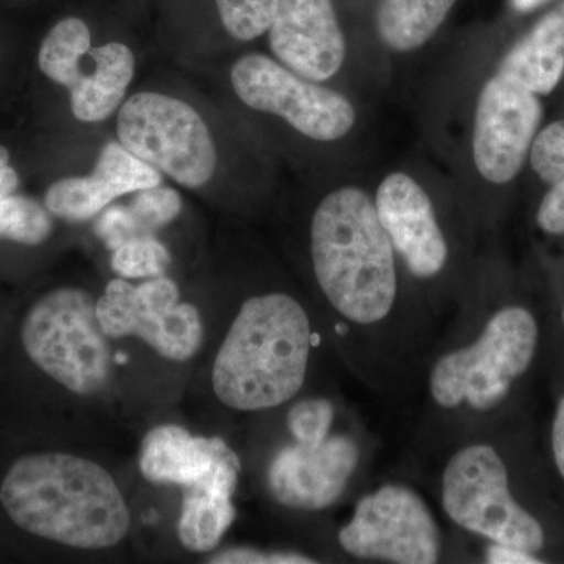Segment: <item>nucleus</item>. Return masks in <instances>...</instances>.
<instances>
[{
    "instance_id": "29",
    "label": "nucleus",
    "mask_w": 564,
    "mask_h": 564,
    "mask_svg": "<svg viewBox=\"0 0 564 564\" xmlns=\"http://www.w3.org/2000/svg\"><path fill=\"white\" fill-rule=\"evenodd\" d=\"M536 223L544 232L564 236V177L551 184L538 209Z\"/></svg>"
},
{
    "instance_id": "21",
    "label": "nucleus",
    "mask_w": 564,
    "mask_h": 564,
    "mask_svg": "<svg viewBox=\"0 0 564 564\" xmlns=\"http://www.w3.org/2000/svg\"><path fill=\"white\" fill-rule=\"evenodd\" d=\"M52 232V215L44 204L24 195L0 199V239L29 247L46 242Z\"/></svg>"
},
{
    "instance_id": "2",
    "label": "nucleus",
    "mask_w": 564,
    "mask_h": 564,
    "mask_svg": "<svg viewBox=\"0 0 564 564\" xmlns=\"http://www.w3.org/2000/svg\"><path fill=\"white\" fill-rule=\"evenodd\" d=\"M311 345L310 317L302 304L285 293L252 296L215 358V395L237 411L281 406L302 389Z\"/></svg>"
},
{
    "instance_id": "18",
    "label": "nucleus",
    "mask_w": 564,
    "mask_h": 564,
    "mask_svg": "<svg viewBox=\"0 0 564 564\" xmlns=\"http://www.w3.org/2000/svg\"><path fill=\"white\" fill-rule=\"evenodd\" d=\"M497 74L538 96L551 95L558 87L564 77V0L514 44Z\"/></svg>"
},
{
    "instance_id": "22",
    "label": "nucleus",
    "mask_w": 564,
    "mask_h": 564,
    "mask_svg": "<svg viewBox=\"0 0 564 564\" xmlns=\"http://www.w3.org/2000/svg\"><path fill=\"white\" fill-rule=\"evenodd\" d=\"M170 263L172 256L154 236L137 237L111 251V269L124 280L163 276Z\"/></svg>"
},
{
    "instance_id": "9",
    "label": "nucleus",
    "mask_w": 564,
    "mask_h": 564,
    "mask_svg": "<svg viewBox=\"0 0 564 564\" xmlns=\"http://www.w3.org/2000/svg\"><path fill=\"white\" fill-rule=\"evenodd\" d=\"M96 314L110 339L139 337L169 361H188L203 345L202 314L181 302L180 289L165 276L140 285L111 280L96 302Z\"/></svg>"
},
{
    "instance_id": "17",
    "label": "nucleus",
    "mask_w": 564,
    "mask_h": 564,
    "mask_svg": "<svg viewBox=\"0 0 564 564\" xmlns=\"http://www.w3.org/2000/svg\"><path fill=\"white\" fill-rule=\"evenodd\" d=\"M140 470L151 484L188 488L240 474V459L220 437H195L182 426L161 425L141 443Z\"/></svg>"
},
{
    "instance_id": "32",
    "label": "nucleus",
    "mask_w": 564,
    "mask_h": 564,
    "mask_svg": "<svg viewBox=\"0 0 564 564\" xmlns=\"http://www.w3.org/2000/svg\"><path fill=\"white\" fill-rule=\"evenodd\" d=\"M552 448H554L556 467L564 478V399L556 408L554 426H552Z\"/></svg>"
},
{
    "instance_id": "7",
    "label": "nucleus",
    "mask_w": 564,
    "mask_h": 564,
    "mask_svg": "<svg viewBox=\"0 0 564 564\" xmlns=\"http://www.w3.org/2000/svg\"><path fill=\"white\" fill-rule=\"evenodd\" d=\"M443 503L452 521L492 543L532 554L543 549V527L511 496L507 466L491 445H470L448 462Z\"/></svg>"
},
{
    "instance_id": "1",
    "label": "nucleus",
    "mask_w": 564,
    "mask_h": 564,
    "mask_svg": "<svg viewBox=\"0 0 564 564\" xmlns=\"http://www.w3.org/2000/svg\"><path fill=\"white\" fill-rule=\"evenodd\" d=\"M0 503L25 532L84 551L120 544L131 513L102 466L58 452L22 456L0 486Z\"/></svg>"
},
{
    "instance_id": "14",
    "label": "nucleus",
    "mask_w": 564,
    "mask_h": 564,
    "mask_svg": "<svg viewBox=\"0 0 564 564\" xmlns=\"http://www.w3.org/2000/svg\"><path fill=\"white\" fill-rule=\"evenodd\" d=\"M267 32L274 57L304 79H332L343 66L345 39L332 0H280Z\"/></svg>"
},
{
    "instance_id": "19",
    "label": "nucleus",
    "mask_w": 564,
    "mask_h": 564,
    "mask_svg": "<svg viewBox=\"0 0 564 564\" xmlns=\"http://www.w3.org/2000/svg\"><path fill=\"white\" fill-rule=\"evenodd\" d=\"M239 474H225L207 484L188 486L182 499L177 536L187 551H214L236 519L232 496Z\"/></svg>"
},
{
    "instance_id": "25",
    "label": "nucleus",
    "mask_w": 564,
    "mask_h": 564,
    "mask_svg": "<svg viewBox=\"0 0 564 564\" xmlns=\"http://www.w3.org/2000/svg\"><path fill=\"white\" fill-rule=\"evenodd\" d=\"M334 406L325 399H307L293 404L288 414L289 430L300 444H321L328 440Z\"/></svg>"
},
{
    "instance_id": "30",
    "label": "nucleus",
    "mask_w": 564,
    "mask_h": 564,
    "mask_svg": "<svg viewBox=\"0 0 564 564\" xmlns=\"http://www.w3.org/2000/svg\"><path fill=\"white\" fill-rule=\"evenodd\" d=\"M486 562L491 564H538L543 563L532 552L522 551V549L511 547V545L496 544L489 545L486 551Z\"/></svg>"
},
{
    "instance_id": "20",
    "label": "nucleus",
    "mask_w": 564,
    "mask_h": 564,
    "mask_svg": "<svg viewBox=\"0 0 564 564\" xmlns=\"http://www.w3.org/2000/svg\"><path fill=\"white\" fill-rule=\"evenodd\" d=\"M456 0H381L377 10V31L393 51L417 50L430 41Z\"/></svg>"
},
{
    "instance_id": "3",
    "label": "nucleus",
    "mask_w": 564,
    "mask_h": 564,
    "mask_svg": "<svg viewBox=\"0 0 564 564\" xmlns=\"http://www.w3.org/2000/svg\"><path fill=\"white\" fill-rule=\"evenodd\" d=\"M311 252L318 284L337 313L361 325L391 313L393 247L366 192L344 187L323 199L311 226Z\"/></svg>"
},
{
    "instance_id": "27",
    "label": "nucleus",
    "mask_w": 564,
    "mask_h": 564,
    "mask_svg": "<svg viewBox=\"0 0 564 564\" xmlns=\"http://www.w3.org/2000/svg\"><path fill=\"white\" fill-rule=\"evenodd\" d=\"M95 229L96 236L106 243V247L109 248L110 251L117 250V248L129 242V240L144 236L139 225H137V221L133 220L128 206H122V204L107 206L106 209L99 214Z\"/></svg>"
},
{
    "instance_id": "6",
    "label": "nucleus",
    "mask_w": 564,
    "mask_h": 564,
    "mask_svg": "<svg viewBox=\"0 0 564 564\" xmlns=\"http://www.w3.org/2000/svg\"><path fill=\"white\" fill-rule=\"evenodd\" d=\"M118 140L131 154L188 188L214 177L217 150L209 128L187 102L161 93H137L122 104Z\"/></svg>"
},
{
    "instance_id": "26",
    "label": "nucleus",
    "mask_w": 564,
    "mask_h": 564,
    "mask_svg": "<svg viewBox=\"0 0 564 564\" xmlns=\"http://www.w3.org/2000/svg\"><path fill=\"white\" fill-rule=\"evenodd\" d=\"M530 165L547 184L564 177V120L552 122L538 132L530 150Z\"/></svg>"
},
{
    "instance_id": "8",
    "label": "nucleus",
    "mask_w": 564,
    "mask_h": 564,
    "mask_svg": "<svg viewBox=\"0 0 564 564\" xmlns=\"http://www.w3.org/2000/svg\"><path fill=\"white\" fill-rule=\"evenodd\" d=\"M44 76L69 93L70 110L84 122L107 120L124 99L135 58L122 43L91 46V33L79 18H65L44 36L39 52Z\"/></svg>"
},
{
    "instance_id": "34",
    "label": "nucleus",
    "mask_w": 564,
    "mask_h": 564,
    "mask_svg": "<svg viewBox=\"0 0 564 564\" xmlns=\"http://www.w3.org/2000/svg\"><path fill=\"white\" fill-rule=\"evenodd\" d=\"M563 321H564V313H563Z\"/></svg>"
},
{
    "instance_id": "31",
    "label": "nucleus",
    "mask_w": 564,
    "mask_h": 564,
    "mask_svg": "<svg viewBox=\"0 0 564 564\" xmlns=\"http://www.w3.org/2000/svg\"><path fill=\"white\" fill-rule=\"evenodd\" d=\"M18 187H20V176L11 166L10 151L6 147H0V199L14 195Z\"/></svg>"
},
{
    "instance_id": "24",
    "label": "nucleus",
    "mask_w": 564,
    "mask_h": 564,
    "mask_svg": "<svg viewBox=\"0 0 564 564\" xmlns=\"http://www.w3.org/2000/svg\"><path fill=\"white\" fill-rule=\"evenodd\" d=\"M128 209L141 232L144 236H154L163 226L176 220L182 210V198L173 188L155 185L135 192Z\"/></svg>"
},
{
    "instance_id": "15",
    "label": "nucleus",
    "mask_w": 564,
    "mask_h": 564,
    "mask_svg": "<svg viewBox=\"0 0 564 564\" xmlns=\"http://www.w3.org/2000/svg\"><path fill=\"white\" fill-rule=\"evenodd\" d=\"M378 218L393 250L417 278H432L447 261V243L425 191L404 173H393L377 192Z\"/></svg>"
},
{
    "instance_id": "23",
    "label": "nucleus",
    "mask_w": 564,
    "mask_h": 564,
    "mask_svg": "<svg viewBox=\"0 0 564 564\" xmlns=\"http://www.w3.org/2000/svg\"><path fill=\"white\" fill-rule=\"evenodd\" d=\"M223 28L239 41H251L269 31L280 0H215Z\"/></svg>"
},
{
    "instance_id": "13",
    "label": "nucleus",
    "mask_w": 564,
    "mask_h": 564,
    "mask_svg": "<svg viewBox=\"0 0 564 564\" xmlns=\"http://www.w3.org/2000/svg\"><path fill=\"white\" fill-rule=\"evenodd\" d=\"M358 462V445L345 436L282 448L270 466V491L284 507L323 510L343 496Z\"/></svg>"
},
{
    "instance_id": "10",
    "label": "nucleus",
    "mask_w": 564,
    "mask_h": 564,
    "mask_svg": "<svg viewBox=\"0 0 564 564\" xmlns=\"http://www.w3.org/2000/svg\"><path fill=\"white\" fill-rule=\"evenodd\" d=\"M231 82L248 107L284 118L310 139L339 140L355 124V109L345 96L304 79L267 55H243L234 63Z\"/></svg>"
},
{
    "instance_id": "4",
    "label": "nucleus",
    "mask_w": 564,
    "mask_h": 564,
    "mask_svg": "<svg viewBox=\"0 0 564 564\" xmlns=\"http://www.w3.org/2000/svg\"><path fill=\"white\" fill-rule=\"evenodd\" d=\"M21 339L32 362L69 392L87 397L109 388V337L84 289L61 288L41 296L22 322Z\"/></svg>"
},
{
    "instance_id": "33",
    "label": "nucleus",
    "mask_w": 564,
    "mask_h": 564,
    "mask_svg": "<svg viewBox=\"0 0 564 564\" xmlns=\"http://www.w3.org/2000/svg\"><path fill=\"white\" fill-rule=\"evenodd\" d=\"M551 0H510L511 9L516 13H532V11L540 9Z\"/></svg>"
},
{
    "instance_id": "11",
    "label": "nucleus",
    "mask_w": 564,
    "mask_h": 564,
    "mask_svg": "<svg viewBox=\"0 0 564 564\" xmlns=\"http://www.w3.org/2000/svg\"><path fill=\"white\" fill-rule=\"evenodd\" d=\"M339 541L359 558L400 564L440 560V529L421 497L404 486H383L364 497L350 524L340 530Z\"/></svg>"
},
{
    "instance_id": "12",
    "label": "nucleus",
    "mask_w": 564,
    "mask_h": 564,
    "mask_svg": "<svg viewBox=\"0 0 564 564\" xmlns=\"http://www.w3.org/2000/svg\"><path fill=\"white\" fill-rule=\"evenodd\" d=\"M541 120L540 96L502 74L486 82L474 129V161L486 181L507 184L518 176L540 132Z\"/></svg>"
},
{
    "instance_id": "5",
    "label": "nucleus",
    "mask_w": 564,
    "mask_h": 564,
    "mask_svg": "<svg viewBox=\"0 0 564 564\" xmlns=\"http://www.w3.org/2000/svg\"><path fill=\"white\" fill-rule=\"evenodd\" d=\"M538 325L524 307L499 311L477 343L445 356L432 373L433 399L444 408L467 402L474 410H489L502 402L533 361Z\"/></svg>"
},
{
    "instance_id": "28",
    "label": "nucleus",
    "mask_w": 564,
    "mask_h": 564,
    "mask_svg": "<svg viewBox=\"0 0 564 564\" xmlns=\"http://www.w3.org/2000/svg\"><path fill=\"white\" fill-rule=\"evenodd\" d=\"M209 563L215 564H311L310 556L292 554V552H262L256 549H228L212 556Z\"/></svg>"
},
{
    "instance_id": "16",
    "label": "nucleus",
    "mask_w": 564,
    "mask_h": 564,
    "mask_svg": "<svg viewBox=\"0 0 564 564\" xmlns=\"http://www.w3.org/2000/svg\"><path fill=\"white\" fill-rule=\"evenodd\" d=\"M158 170L141 162L120 141L104 144L91 174L54 182L44 206L54 217L69 223L91 220L120 196L161 185Z\"/></svg>"
}]
</instances>
